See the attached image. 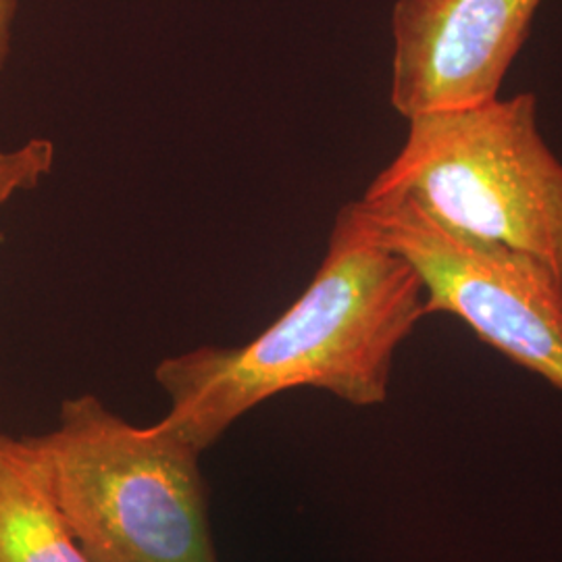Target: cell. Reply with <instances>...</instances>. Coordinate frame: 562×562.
Returning a JSON list of instances; mask_svg holds the SVG:
<instances>
[{
    "label": "cell",
    "instance_id": "obj_1",
    "mask_svg": "<svg viewBox=\"0 0 562 562\" xmlns=\"http://www.w3.org/2000/svg\"><path fill=\"white\" fill-rule=\"evenodd\" d=\"M425 315L417 271L383 246L355 202L341 206L315 278L241 346H201L157 364L169 396L157 427L196 452L261 402L296 387L355 406L387 398L394 355Z\"/></svg>",
    "mask_w": 562,
    "mask_h": 562
},
{
    "label": "cell",
    "instance_id": "obj_6",
    "mask_svg": "<svg viewBox=\"0 0 562 562\" xmlns=\"http://www.w3.org/2000/svg\"><path fill=\"white\" fill-rule=\"evenodd\" d=\"M0 562H90L55 498L32 436L0 429Z\"/></svg>",
    "mask_w": 562,
    "mask_h": 562
},
{
    "label": "cell",
    "instance_id": "obj_7",
    "mask_svg": "<svg viewBox=\"0 0 562 562\" xmlns=\"http://www.w3.org/2000/svg\"><path fill=\"white\" fill-rule=\"evenodd\" d=\"M57 162V148L48 138H32L15 148H0V209L21 192H32Z\"/></svg>",
    "mask_w": 562,
    "mask_h": 562
},
{
    "label": "cell",
    "instance_id": "obj_3",
    "mask_svg": "<svg viewBox=\"0 0 562 562\" xmlns=\"http://www.w3.org/2000/svg\"><path fill=\"white\" fill-rule=\"evenodd\" d=\"M404 196L475 240L538 257L562 276V162L538 130V99L408 120L398 155L362 199Z\"/></svg>",
    "mask_w": 562,
    "mask_h": 562
},
{
    "label": "cell",
    "instance_id": "obj_5",
    "mask_svg": "<svg viewBox=\"0 0 562 562\" xmlns=\"http://www.w3.org/2000/svg\"><path fill=\"white\" fill-rule=\"evenodd\" d=\"M543 0H396L390 102L404 120L498 99Z\"/></svg>",
    "mask_w": 562,
    "mask_h": 562
},
{
    "label": "cell",
    "instance_id": "obj_2",
    "mask_svg": "<svg viewBox=\"0 0 562 562\" xmlns=\"http://www.w3.org/2000/svg\"><path fill=\"white\" fill-rule=\"evenodd\" d=\"M60 513L90 562H217L199 454L157 425L136 427L97 396L60 404L32 436Z\"/></svg>",
    "mask_w": 562,
    "mask_h": 562
},
{
    "label": "cell",
    "instance_id": "obj_4",
    "mask_svg": "<svg viewBox=\"0 0 562 562\" xmlns=\"http://www.w3.org/2000/svg\"><path fill=\"white\" fill-rule=\"evenodd\" d=\"M355 204L375 238L417 271L425 315L459 317L562 392V276L548 262L459 234L404 196Z\"/></svg>",
    "mask_w": 562,
    "mask_h": 562
},
{
    "label": "cell",
    "instance_id": "obj_8",
    "mask_svg": "<svg viewBox=\"0 0 562 562\" xmlns=\"http://www.w3.org/2000/svg\"><path fill=\"white\" fill-rule=\"evenodd\" d=\"M18 11H20V0H0V74L13 53Z\"/></svg>",
    "mask_w": 562,
    "mask_h": 562
}]
</instances>
